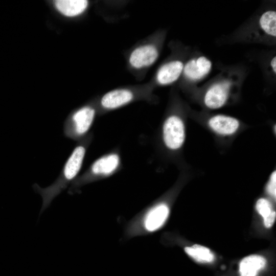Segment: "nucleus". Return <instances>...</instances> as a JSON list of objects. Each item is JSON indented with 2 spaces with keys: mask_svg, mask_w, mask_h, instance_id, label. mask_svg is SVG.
Segmentation results:
<instances>
[{
  "mask_svg": "<svg viewBox=\"0 0 276 276\" xmlns=\"http://www.w3.org/2000/svg\"><path fill=\"white\" fill-rule=\"evenodd\" d=\"M54 3L56 9L68 17H74L82 14L88 5V2L86 0H57Z\"/></svg>",
  "mask_w": 276,
  "mask_h": 276,
  "instance_id": "ddd939ff",
  "label": "nucleus"
},
{
  "mask_svg": "<svg viewBox=\"0 0 276 276\" xmlns=\"http://www.w3.org/2000/svg\"><path fill=\"white\" fill-rule=\"evenodd\" d=\"M86 150V147L83 145L76 146L67 159L60 175L54 183L45 188H41L38 186L35 187L36 191L42 198L43 202L40 213L78 174L83 164Z\"/></svg>",
  "mask_w": 276,
  "mask_h": 276,
  "instance_id": "f257e3e1",
  "label": "nucleus"
},
{
  "mask_svg": "<svg viewBox=\"0 0 276 276\" xmlns=\"http://www.w3.org/2000/svg\"><path fill=\"white\" fill-rule=\"evenodd\" d=\"M212 62L206 57L200 56L190 60L183 65L185 77L193 81L201 79L206 75L212 68Z\"/></svg>",
  "mask_w": 276,
  "mask_h": 276,
  "instance_id": "9d476101",
  "label": "nucleus"
},
{
  "mask_svg": "<svg viewBox=\"0 0 276 276\" xmlns=\"http://www.w3.org/2000/svg\"><path fill=\"white\" fill-rule=\"evenodd\" d=\"M158 57L157 48L152 44H146L135 48L130 53L129 63L135 69H141L152 65Z\"/></svg>",
  "mask_w": 276,
  "mask_h": 276,
  "instance_id": "20e7f679",
  "label": "nucleus"
},
{
  "mask_svg": "<svg viewBox=\"0 0 276 276\" xmlns=\"http://www.w3.org/2000/svg\"><path fill=\"white\" fill-rule=\"evenodd\" d=\"M184 250L188 256L199 263H210L214 259V255L210 249L201 245L194 244L191 246H186Z\"/></svg>",
  "mask_w": 276,
  "mask_h": 276,
  "instance_id": "4468645a",
  "label": "nucleus"
},
{
  "mask_svg": "<svg viewBox=\"0 0 276 276\" xmlns=\"http://www.w3.org/2000/svg\"><path fill=\"white\" fill-rule=\"evenodd\" d=\"M186 136L185 124L179 116L172 114L165 119L162 127V138L167 149L172 151L180 149L185 142Z\"/></svg>",
  "mask_w": 276,
  "mask_h": 276,
  "instance_id": "f03ea898",
  "label": "nucleus"
},
{
  "mask_svg": "<svg viewBox=\"0 0 276 276\" xmlns=\"http://www.w3.org/2000/svg\"><path fill=\"white\" fill-rule=\"evenodd\" d=\"M120 157L119 154L111 153L97 159L90 167V174L93 177L109 175L119 167Z\"/></svg>",
  "mask_w": 276,
  "mask_h": 276,
  "instance_id": "0eeeda50",
  "label": "nucleus"
},
{
  "mask_svg": "<svg viewBox=\"0 0 276 276\" xmlns=\"http://www.w3.org/2000/svg\"><path fill=\"white\" fill-rule=\"evenodd\" d=\"M229 83L222 82L211 86L204 96L205 105L211 109L222 107L226 102L229 95Z\"/></svg>",
  "mask_w": 276,
  "mask_h": 276,
  "instance_id": "423d86ee",
  "label": "nucleus"
},
{
  "mask_svg": "<svg viewBox=\"0 0 276 276\" xmlns=\"http://www.w3.org/2000/svg\"><path fill=\"white\" fill-rule=\"evenodd\" d=\"M276 172L273 171L270 175L269 181L266 186L267 193L272 197H275L276 190Z\"/></svg>",
  "mask_w": 276,
  "mask_h": 276,
  "instance_id": "f3484780",
  "label": "nucleus"
},
{
  "mask_svg": "<svg viewBox=\"0 0 276 276\" xmlns=\"http://www.w3.org/2000/svg\"><path fill=\"white\" fill-rule=\"evenodd\" d=\"M183 64L180 60H172L162 65L158 70L156 79L160 85H166L175 82L183 72Z\"/></svg>",
  "mask_w": 276,
  "mask_h": 276,
  "instance_id": "9b49d317",
  "label": "nucleus"
},
{
  "mask_svg": "<svg viewBox=\"0 0 276 276\" xmlns=\"http://www.w3.org/2000/svg\"><path fill=\"white\" fill-rule=\"evenodd\" d=\"M275 63H276V57L275 56L272 59V60H271V61L270 62L271 66V67L272 68L273 71L274 73L276 72Z\"/></svg>",
  "mask_w": 276,
  "mask_h": 276,
  "instance_id": "6ab92c4d",
  "label": "nucleus"
},
{
  "mask_svg": "<svg viewBox=\"0 0 276 276\" xmlns=\"http://www.w3.org/2000/svg\"><path fill=\"white\" fill-rule=\"evenodd\" d=\"M133 99V94L131 90L119 88L110 90L104 95L100 103L104 109L112 110L128 104Z\"/></svg>",
  "mask_w": 276,
  "mask_h": 276,
  "instance_id": "1a4fd4ad",
  "label": "nucleus"
},
{
  "mask_svg": "<svg viewBox=\"0 0 276 276\" xmlns=\"http://www.w3.org/2000/svg\"><path fill=\"white\" fill-rule=\"evenodd\" d=\"M95 116V108L90 106H85L77 110L64 126L65 134L73 139L83 136L91 127Z\"/></svg>",
  "mask_w": 276,
  "mask_h": 276,
  "instance_id": "7ed1b4c3",
  "label": "nucleus"
},
{
  "mask_svg": "<svg viewBox=\"0 0 276 276\" xmlns=\"http://www.w3.org/2000/svg\"><path fill=\"white\" fill-rule=\"evenodd\" d=\"M208 125L216 134L222 136H229L238 131L240 123L237 119L233 117L216 114L208 120Z\"/></svg>",
  "mask_w": 276,
  "mask_h": 276,
  "instance_id": "39448f33",
  "label": "nucleus"
},
{
  "mask_svg": "<svg viewBox=\"0 0 276 276\" xmlns=\"http://www.w3.org/2000/svg\"><path fill=\"white\" fill-rule=\"evenodd\" d=\"M275 218L276 213L275 211H274L270 215L264 219V224L266 228L271 227L275 221Z\"/></svg>",
  "mask_w": 276,
  "mask_h": 276,
  "instance_id": "a211bd4d",
  "label": "nucleus"
},
{
  "mask_svg": "<svg viewBox=\"0 0 276 276\" xmlns=\"http://www.w3.org/2000/svg\"><path fill=\"white\" fill-rule=\"evenodd\" d=\"M259 24L262 30L267 35L276 36V12L269 10L264 12L260 17Z\"/></svg>",
  "mask_w": 276,
  "mask_h": 276,
  "instance_id": "2eb2a0df",
  "label": "nucleus"
},
{
  "mask_svg": "<svg viewBox=\"0 0 276 276\" xmlns=\"http://www.w3.org/2000/svg\"><path fill=\"white\" fill-rule=\"evenodd\" d=\"M169 214V209L166 203H161L153 206L144 217V228L148 232L158 230L166 222Z\"/></svg>",
  "mask_w": 276,
  "mask_h": 276,
  "instance_id": "6e6552de",
  "label": "nucleus"
},
{
  "mask_svg": "<svg viewBox=\"0 0 276 276\" xmlns=\"http://www.w3.org/2000/svg\"><path fill=\"white\" fill-rule=\"evenodd\" d=\"M266 264V259L258 255H251L244 258L239 264L240 276H257L259 271Z\"/></svg>",
  "mask_w": 276,
  "mask_h": 276,
  "instance_id": "f8f14e48",
  "label": "nucleus"
},
{
  "mask_svg": "<svg viewBox=\"0 0 276 276\" xmlns=\"http://www.w3.org/2000/svg\"><path fill=\"white\" fill-rule=\"evenodd\" d=\"M256 209L258 213L263 217V219L268 217L274 211L272 210L270 202L264 198H261L257 201Z\"/></svg>",
  "mask_w": 276,
  "mask_h": 276,
  "instance_id": "dca6fc26",
  "label": "nucleus"
}]
</instances>
